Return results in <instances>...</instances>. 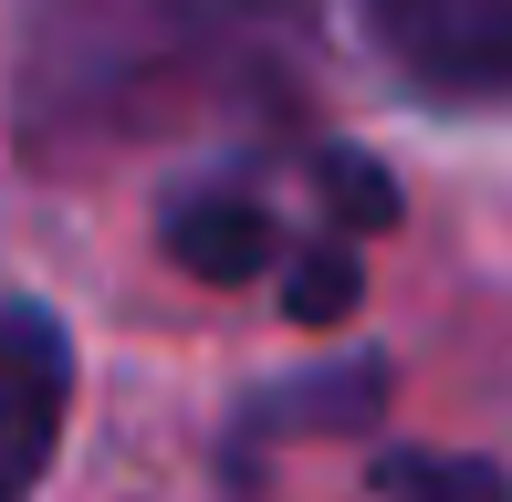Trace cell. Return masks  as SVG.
I'll list each match as a JSON object with an SVG mask.
<instances>
[{"label": "cell", "mask_w": 512, "mask_h": 502, "mask_svg": "<svg viewBox=\"0 0 512 502\" xmlns=\"http://www.w3.org/2000/svg\"><path fill=\"white\" fill-rule=\"evenodd\" d=\"M366 21L429 95H512V0H366Z\"/></svg>", "instance_id": "1"}, {"label": "cell", "mask_w": 512, "mask_h": 502, "mask_svg": "<svg viewBox=\"0 0 512 502\" xmlns=\"http://www.w3.org/2000/svg\"><path fill=\"white\" fill-rule=\"evenodd\" d=\"M63 398H74V356H63V325L32 304H0V502H21L53 461Z\"/></svg>", "instance_id": "2"}, {"label": "cell", "mask_w": 512, "mask_h": 502, "mask_svg": "<svg viewBox=\"0 0 512 502\" xmlns=\"http://www.w3.org/2000/svg\"><path fill=\"white\" fill-rule=\"evenodd\" d=\"M387 502H502V482L481 461H398L387 471Z\"/></svg>", "instance_id": "3"}]
</instances>
